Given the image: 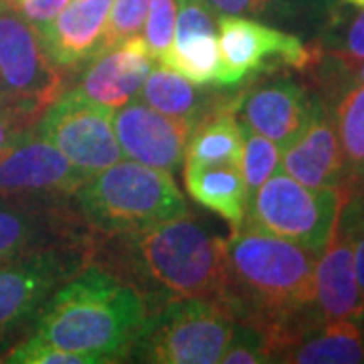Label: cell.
Masks as SVG:
<instances>
[{"instance_id": "obj_6", "label": "cell", "mask_w": 364, "mask_h": 364, "mask_svg": "<svg viewBox=\"0 0 364 364\" xmlns=\"http://www.w3.org/2000/svg\"><path fill=\"white\" fill-rule=\"evenodd\" d=\"M344 198L338 188H312L279 170L251 195L243 223L320 255Z\"/></svg>"}, {"instance_id": "obj_22", "label": "cell", "mask_w": 364, "mask_h": 364, "mask_svg": "<svg viewBox=\"0 0 364 364\" xmlns=\"http://www.w3.org/2000/svg\"><path fill=\"white\" fill-rule=\"evenodd\" d=\"M243 126L237 117V105L219 109L196 124L184 152V166L237 164L243 150Z\"/></svg>"}, {"instance_id": "obj_7", "label": "cell", "mask_w": 364, "mask_h": 364, "mask_svg": "<svg viewBox=\"0 0 364 364\" xmlns=\"http://www.w3.org/2000/svg\"><path fill=\"white\" fill-rule=\"evenodd\" d=\"M90 263V245H65L0 265V356L33 330L57 287Z\"/></svg>"}, {"instance_id": "obj_29", "label": "cell", "mask_w": 364, "mask_h": 364, "mask_svg": "<svg viewBox=\"0 0 364 364\" xmlns=\"http://www.w3.org/2000/svg\"><path fill=\"white\" fill-rule=\"evenodd\" d=\"M150 2L152 0H114L109 16H107L100 53L114 49L124 41L140 35L144 23H146V16H148Z\"/></svg>"}, {"instance_id": "obj_13", "label": "cell", "mask_w": 364, "mask_h": 364, "mask_svg": "<svg viewBox=\"0 0 364 364\" xmlns=\"http://www.w3.org/2000/svg\"><path fill=\"white\" fill-rule=\"evenodd\" d=\"M112 126L124 156L168 172L182 166L195 128L188 119L162 114L140 100H130L114 109Z\"/></svg>"}, {"instance_id": "obj_33", "label": "cell", "mask_w": 364, "mask_h": 364, "mask_svg": "<svg viewBox=\"0 0 364 364\" xmlns=\"http://www.w3.org/2000/svg\"><path fill=\"white\" fill-rule=\"evenodd\" d=\"M41 109L23 105H0V154L35 128Z\"/></svg>"}, {"instance_id": "obj_21", "label": "cell", "mask_w": 364, "mask_h": 364, "mask_svg": "<svg viewBox=\"0 0 364 364\" xmlns=\"http://www.w3.org/2000/svg\"><path fill=\"white\" fill-rule=\"evenodd\" d=\"M184 186L200 207L217 213L233 227L245 221L249 208L247 184L237 164L184 166Z\"/></svg>"}, {"instance_id": "obj_32", "label": "cell", "mask_w": 364, "mask_h": 364, "mask_svg": "<svg viewBox=\"0 0 364 364\" xmlns=\"http://www.w3.org/2000/svg\"><path fill=\"white\" fill-rule=\"evenodd\" d=\"M176 23L174 41H184L198 35H217V13L207 0H176Z\"/></svg>"}, {"instance_id": "obj_34", "label": "cell", "mask_w": 364, "mask_h": 364, "mask_svg": "<svg viewBox=\"0 0 364 364\" xmlns=\"http://www.w3.org/2000/svg\"><path fill=\"white\" fill-rule=\"evenodd\" d=\"M67 4L69 0H21L16 11L26 23H31L37 31H41L43 26L49 25Z\"/></svg>"}, {"instance_id": "obj_31", "label": "cell", "mask_w": 364, "mask_h": 364, "mask_svg": "<svg viewBox=\"0 0 364 364\" xmlns=\"http://www.w3.org/2000/svg\"><path fill=\"white\" fill-rule=\"evenodd\" d=\"M174 23H176V0H152L148 16L144 23V41L150 53L158 59L168 51L174 43Z\"/></svg>"}, {"instance_id": "obj_35", "label": "cell", "mask_w": 364, "mask_h": 364, "mask_svg": "<svg viewBox=\"0 0 364 364\" xmlns=\"http://www.w3.org/2000/svg\"><path fill=\"white\" fill-rule=\"evenodd\" d=\"M342 215L350 223L352 233H354V267H356V277L364 294V215H358L354 208L346 203L342 205Z\"/></svg>"}, {"instance_id": "obj_12", "label": "cell", "mask_w": 364, "mask_h": 364, "mask_svg": "<svg viewBox=\"0 0 364 364\" xmlns=\"http://www.w3.org/2000/svg\"><path fill=\"white\" fill-rule=\"evenodd\" d=\"M87 178L33 130L0 154V198H73Z\"/></svg>"}, {"instance_id": "obj_15", "label": "cell", "mask_w": 364, "mask_h": 364, "mask_svg": "<svg viewBox=\"0 0 364 364\" xmlns=\"http://www.w3.org/2000/svg\"><path fill=\"white\" fill-rule=\"evenodd\" d=\"M152 67L154 55L144 37L136 35L114 49L91 57L73 90L93 104L114 112L140 93Z\"/></svg>"}, {"instance_id": "obj_5", "label": "cell", "mask_w": 364, "mask_h": 364, "mask_svg": "<svg viewBox=\"0 0 364 364\" xmlns=\"http://www.w3.org/2000/svg\"><path fill=\"white\" fill-rule=\"evenodd\" d=\"M233 330V316L215 299H170L148 314L130 363L219 364Z\"/></svg>"}, {"instance_id": "obj_18", "label": "cell", "mask_w": 364, "mask_h": 364, "mask_svg": "<svg viewBox=\"0 0 364 364\" xmlns=\"http://www.w3.org/2000/svg\"><path fill=\"white\" fill-rule=\"evenodd\" d=\"M112 4L114 0H71L49 25L37 31L53 65L65 73L100 53Z\"/></svg>"}, {"instance_id": "obj_17", "label": "cell", "mask_w": 364, "mask_h": 364, "mask_svg": "<svg viewBox=\"0 0 364 364\" xmlns=\"http://www.w3.org/2000/svg\"><path fill=\"white\" fill-rule=\"evenodd\" d=\"M282 170L306 186L338 188L344 193V158L332 109L324 97H320L306 130L282 150Z\"/></svg>"}, {"instance_id": "obj_30", "label": "cell", "mask_w": 364, "mask_h": 364, "mask_svg": "<svg viewBox=\"0 0 364 364\" xmlns=\"http://www.w3.org/2000/svg\"><path fill=\"white\" fill-rule=\"evenodd\" d=\"M223 364H265L273 363L269 338L255 326L235 322L233 338L221 358Z\"/></svg>"}, {"instance_id": "obj_23", "label": "cell", "mask_w": 364, "mask_h": 364, "mask_svg": "<svg viewBox=\"0 0 364 364\" xmlns=\"http://www.w3.org/2000/svg\"><path fill=\"white\" fill-rule=\"evenodd\" d=\"M332 117L346 170L344 195H360L364 191V85L342 91L336 97Z\"/></svg>"}, {"instance_id": "obj_10", "label": "cell", "mask_w": 364, "mask_h": 364, "mask_svg": "<svg viewBox=\"0 0 364 364\" xmlns=\"http://www.w3.org/2000/svg\"><path fill=\"white\" fill-rule=\"evenodd\" d=\"M219 49L231 87H239L255 75L277 73L282 69H310L316 61L304 41L277 26L249 16L221 14Z\"/></svg>"}, {"instance_id": "obj_3", "label": "cell", "mask_w": 364, "mask_h": 364, "mask_svg": "<svg viewBox=\"0 0 364 364\" xmlns=\"http://www.w3.org/2000/svg\"><path fill=\"white\" fill-rule=\"evenodd\" d=\"M148 318L138 291L87 263L45 301L25 338L83 354L91 364L130 363Z\"/></svg>"}, {"instance_id": "obj_8", "label": "cell", "mask_w": 364, "mask_h": 364, "mask_svg": "<svg viewBox=\"0 0 364 364\" xmlns=\"http://www.w3.org/2000/svg\"><path fill=\"white\" fill-rule=\"evenodd\" d=\"M33 132L87 176L124 158L112 126V112L75 90L59 93L45 107Z\"/></svg>"}, {"instance_id": "obj_20", "label": "cell", "mask_w": 364, "mask_h": 364, "mask_svg": "<svg viewBox=\"0 0 364 364\" xmlns=\"http://www.w3.org/2000/svg\"><path fill=\"white\" fill-rule=\"evenodd\" d=\"M279 363L360 364L364 363V316L322 322L304 332Z\"/></svg>"}, {"instance_id": "obj_39", "label": "cell", "mask_w": 364, "mask_h": 364, "mask_svg": "<svg viewBox=\"0 0 364 364\" xmlns=\"http://www.w3.org/2000/svg\"><path fill=\"white\" fill-rule=\"evenodd\" d=\"M4 2H6L9 6H13V9H16V6L21 4V0H4Z\"/></svg>"}, {"instance_id": "obj_26", "label": "cell", "mask_w": 364, "mask_h": 364, "mask_svg": "<svg viewBox=\"0 0 364 364\" xmlns=\"http://www.w3.org/2000/svg\"><path fill=\"white\" fill-rule=\"evenodd\" d=\"M243 126V124H241ZM243 150L239 160V170L247 184L249 198L263 182L282 170V148L265 136L255 134L243 126Z\"/></svg>"}, {"instance_id": "obj_38", "label": "cell", "mask_w": 364, "mask_h": 364, "mask_svg": "<svg viewBox=\"0 0 364 364\" xmlns=\"http://www.w3.org/2000/svg\"><path fill=\"white\" fill-rule=\"evenodd\" d=\"M340 2H346V4H354V6H364V0H340Z\"/></svg>"}, {"instance_id": "obj_28", "label": "cell", "mask_w": 364, "mask_h": 364, "mask_svg": "<svg viewBox=\"0 0 364 364\" xmlns=\"http://www.w3.org/2000/svg\"><path fill=\"white\" fill-rule=\"evenodd\" d=\"M312 67H318V79L326 93L324 100L338 97L352 85H364V59L316 51Z\"/></svg>"}, {"instance_id": "obj_2", "label": "cell", "mask_w": 364, "mask_h": 364, "mask_svg": "<svg viewBox=\"0 0 364 364\" xmlns=\"http://www.w3.org/2000/svg\"><path fill=\"white\" fill-rule=\"evenodd\" d=\"M90 263L138 291L148 314L176 298L219 301L225 239L186 210L136 233L90 235Z\"/></svg>"}, {"instance_id": "obj_16", "label": "cell", "mask_w": 364, "mask_h": 364, "mask_svg": "<svg viewBox=\"0 0 364 364\" xmlns=\"http://www.w3.org/2000/svg\"><path fill=\"white\" fill-rule=\"evenodd\" d=\"M316 312L320 324L364 316V294L354 267V233L342 210L316 259Z\"/></svg>"}, {"instance_id": "obj_25", "label": "cell", "mask_w": 364, "mask_h": 364, "mask_svg": "<svg viewBox=\"0 0 364 364\" xmlns=\"http://www.w3.org/2000/svg\"><path fill=\"white\" fill-rule=\"evenodd\" d=\"M316 51L364 59V6L340 2L332 9Z\"/></svg>"}, {"instance_id": "obj_19", "label": "cell", "mask_w": 364, "mask_h": 364, "mask_svg": "<svg viewBox=\"0 0 364 364\" xmlns=\"http://www.w3.org/2000/svg\"><path fill=\"white\" fill-rule=\"evenodd\" d=\"M140 102L168 116L184 117L196 126L203 117L225 107L239 105L241 91L235 87L196 85L164 65H154L138 93Z\"/></svg>"}, {"instance_id": "obj_9", "label": "cell", "mask_w": 364, "mask_h": 364, "mask_svg": "<svg viewBox=\"0 0 364 364\" xmlns=\"http://www.w3.org/2000/svg\"><path fill=\"white\" fill-rule=\"evenodd\" d=\"M65 91V75L51 63L37 28L0 0V105L45 112Z\"/></svg>"}, {"instance_id": "obj_36", "label": "cell", "mask_w": 364, "mask_h": 364, "mask_svg": "<svg viewBox=\"0 0 364 364\" xmlns=\"http://www.w3.org/2000/svg\"><path fill=\"white\" fill-rule=\"evenodd\" d=\"M346 203L350 205L358 215H364V191L360 195H354V196H346Z\"/></svg>"}, {"instance_id": "obj_1", "label": "cell", "mask_w": 364, "mask_h": 364, "mask_svg": "<svg viewBox=\"0 0 364 364\" xmlns=\"http://www.w3.org/2000/svg\"><path fill=\"white\" fill-rule=\"evenodd\" d=\"M318 255L247 223L225 239V272L219 294L235 322L255 326L269 338L273 363L320 324L316 312Z\"/></svg>"}, {"instance_id": "obj_4", "label": "cell", "mask_w": 364, "mask_h": 364, "mask_svg": "<svg viewBox=\"0 0 364 364\" xmlns=\"http://www.w3.org/2000/svg\"><path fill=\"white\" fill-rule=\"evenodd\" d=\"M71 200L95 237L144 231L188 210L172 172L134 160H117L95 172Z\"/></svg>"}, {"instance_id": "obj_27", "label": "cell", "mask_w": 364, "mask_h": 364, "mask_svg": "<svg viewBox=\"0 0 364 364\" xmlns=\"http://www.w3.org/2000/svg\"><path fill=\"white\" fill-rule=\"evenodd\" d=\"M219 14H235L249 18H267L273 23H291L304 14L318 11L312 0H207Z\"/></svg>"}, {"instance_id": "obj_11", "label": "cell", "mask_w": 364, "mask_h": 364, "mask_svg": "<svg viewBox=\"0 0 364 364\" xmlns=\"http://www.w3.org/2000/svg\"><path fill=\"white\" fill-rule=\"evenodd\" d=\"M65 245H90L71 198H0V265Z\"/></svg>"}, {"instance_id": "obj_37", "label": "cell", "mask_w": 364, "mask_h": 364, "mask_svg": "<svg viewBox=\"0 0 364 364\" xmlns=\"http://www.w3.org/2000/svg\"><path fill=\"white\" fill-rule=\"evenodd\" d=\"M312 2L318 9H322V6H328V9H330V4H334L336 0H312Z\"/></svg>"}, {"instance_id": "obj_14", "label": "cell", "mask_w": 364, "mask_h": 364, "mask_svg": "<svg viewBox=\"0 0 364 364\" xmlns=\"http://www.w3.org/2000/svg\"><path fill=\"white\" fill-rule=\"evenodd\" d=\"M320 97L291 77H273L241 90L237 117L247 128L282 150L310 124Z\"/></svg>"}, {"instance_id": "obj_24", "label": "cell", "mask_w": 364, "mask_h": 364, "mask_svg": "<svg viewBox=\"0 0 364 364\" xmlns=\"http://www.w3.org/2000/svg\"><path fill=\"white\" fill-rule=\"evenodd\" d=\"M158 63L196 85H215L225 90L231 87L219 49V33L174 41L168 51L158 57Z\"/></svg>"}]
</instances>
